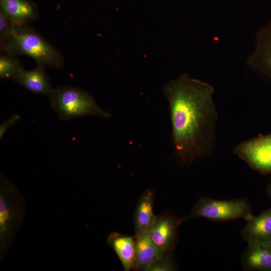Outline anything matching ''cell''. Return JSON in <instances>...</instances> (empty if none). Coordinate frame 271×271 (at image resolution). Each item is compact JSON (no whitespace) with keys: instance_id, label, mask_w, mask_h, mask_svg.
Returning <instances> with one entry per match:
<instances>
[{"instance_id":"6da1fadb","label":"cell","mask_w":271,"mask_h":271,"mask_svg":"<svg viewBox=\"0 0 271 271\" xmlns=\"http://www.w3.org/2000/svg\"><path fill=\"white\" fill-rule=\"evenodd\" d=\"M172 142L183 164L212 154L218 114L210 84L184 73L165 85Z\"/></svg>"},{"instance_id":"8fae6325","label":"cell","mask_w":271,"mask_h":271,"mask_svg":"<svg viewBox=\"0 0 271 271\" xmlns=\"http://www.w3.org/2000/svg\"><path fill=\"white\" fill-rule=\"evenodd\" d=\"M44 68L38 64L31 70H22L12 79L30 91L50 97L54 89Z\"/></svg>"},{"instance_id":"ffe728a7","label":"cell","mask_w":271,"mask_h":271,"mask_svg":"<svg viewBox=\"0 0 271 271\" xmlns=\"http://www.w3.org/2000/svg\"><path fill=\"white\" fill-rule=\"evenodd\" d=\"M267 193L271 199V184H269L266 189Z\"/></svg>"},{"instance_id":"5bb4252c","label":"cell","mask_w":271,"mask_h":271,"mask_svg":"<svg viewBox=\"0 0 271 271\" xmlns=\"http://www.w3.org/2000/svg\"><path fill=\"white\" fill-rule=\"evenodd\" d=\"M2 11L14 25H23L37 18V10L28 0H0Z\"/></svg>"},{"instance_id":"277c9868","label":"cell","mask_w":271,"mask_h":271,"mask_svg":"<svg viewBox=\"0 0 271 271\" xmlns=\"http://www.w3.org/2000/svg\"><path fill=\"white\" fill-rule=\"evenodd\" d=\"M50 98L52 108L63 121L85 116H111L90 93L77 87L67 86L54 89Z\"/></svg>"},{"instance_id":"52a82bcc","label":"cell","mask_w":271,"mask_h":271,"mask_svg":"<svg viewBox=\"0 0 271 271\" xmlns=\"http://www.w3.org/2000/svg\"><path fill=\"white\" fill-rule=\"evenodd\" d=\"M183 221L171 214L155 215L149 234L161 249L165 252L173 251L178 241L179 227Z\"/></svg>"},{"instance_id":"e0dca14e","label":"cell","mask_w":271,"mask_h":271,"mask_svg":"<svg viewBox=\"0 0 271 271\" xmlns=\"http://www.w3.org/2000/svg\"><path fill=\"white\" fill-rule=\"evenodd\" d=\"M172 251L165 252L153 264L150 271H171L176 268Z\"/></svg>"},{"instance_id":"d6986e66","label":"cell","mask_w":271,"mask_h":271,"mask_svg":"<svg viewBox=\"0 0 271 271\" xmlns=\"http://www.w3.org/2000/svg\"><path fill=\"white\" fill-rule=\"evenodd\" d=\"M20 116L14 114L5 120L0 125V139H1L6 132L13 127L20 119Z\"/></svg>"},{"instance_id":"5b68a950","label":"cell","mask_w":271,"mask_h":271,"mask_svg":"<svg viewBox=\"0 0 271 271\" xmlns=\"http://www.w3.org/2000/svg\"><path fill=\"white\" fill-rule=\"evenodd\" d=\"M251 215V206L244 198L219 200L205 197L198 200L185 220L203 217L216 222L239 218L246 220Z\"/></svg>"},{"instance_id":"9a60e30c","label":"cell","mask_w":271,"mask_h":271,"mask_svg":"<svg viewBox=\"0 0 271 271\" xmlns=\"http://www.w3.org/2000/svg\"><path fill=\"white\" fill-rule=\"evenodd\" d=\"M154 200L152 190L145 191L139 198L133 214L134 234L149 232L156 215L153 211Z\"/></svg>"},{"instance_id":"2e32d148","label":"cell","mask_w":271,"mask_h":271,"mask_svg":"<svg viewBox=\"0 0 271 271\" xmlns=\"http://www.w3.org/2000/svg\"><path fill=\"white\" fill-rule=\"evenodd\" d=\"M20 62L13 56L2 55L0 56V78H12L16 74L23 70Z\"/></svg>"},{"instance_id":"ba28073f","label":"cell","mask_w":271,"mask_h":271,"mask_svg":"<svg viewBox=\"0 0 271 271\" xmlns=\"http://www.w3.org/2000/svg\"><path fill=\"white\" fill-rule=\"evenodd\" d=\"M256 40L247 64L271 80V22L257 32Z\"/></svg>"},{"instance_id":"7c38bea8","label":"cell","mask_w":271,"mask_h":271,"mask_svg":"<svg viewBox=\"0 0 271 271\" xmlns=\"http://www.w3.org/2000/svg\"><path fill=\"white\" fill-rule=\"evenodd\" d=\"M107 242L117 254L124 270L134 269L136 250L134 236L112 231L107 236Z\"/></svg>"},{"instance_id":"3957f363","label":"cell","mask_w":271,"mask_h":271,"mask_svg":"<svg viewBox=\"0 0 271 271\" xmlns=\"http://www.w3.org/2000/svg\"><path fill=\"white\" fill-rule=\"evenodd\" d=\"M0 258L6 256L23 221L25 201L16 186L4 176L0 182Z\"/></svg>"},{"instance_id":"ac0fdd59","label":"cell","mask_w":271,"mask_h":271,"mask_svg":"<svg viewBox=\"0 0 271 271\" xmlns=\"http://www.w3.org/2000/svg\"><path fill=\"white\" fill-rule=\"evenodd\" d=\"M14 25L7 17L0 11V39L9 33Z\"/></svg>"},{"instance_id":"30bf717a","label":"cell","mask_w":271,"mask_h":271,"mask_svg":"<svg viewBox=\"0 0 271 271\" xmlns=\"http://www.w3.org/2000/svg\"><path fill=\"white\" fill-rule=\"evenodd\" d=\"M136 240L135 270L150 271L155 262L166 252L153 241L149 232L134 234Z\"/></svg>"},{"instance_id":"9c48e42d","label":"cell","mask_w":271,"mask_h":271,"mask_svg":"<svg viewBox=\"0 0 271 271\" xmlns=\"http://www.w3.org/2000/svg\"><path fill=\"white\" fill-rule=\"evenodd\" d=\"M241 262L245 270L271 271V241L248 242Z\"/></svg>"},{"instance_id":"4fadbf2b","label":"cell","mask_w":271,"mask_h":271,"mask_svg":"<svg viewBox=\"0 0 271 271\" xmlns=\"http://www.w3.org/2000/svg\"><path fill=\"white\" fill-rule=\"evenodd\" d=\"M246 221V225L240 233L245 241H271V207L258 216L251 215Z\"/></svg>"},{"instance_id":"8992f818","label":"cell","mask_w":271,"mask_h":271,"mask_svg":"<svg viewBox=\"0 0 271 271\" xmlns=\"http://www.w3.org/2000/svg\"><path fill=\"white\" fill-rule=\"evenodd\" d=\"M233 153L253 170L263 175L271 174V133L259 135L239 143Z\"/></svg>"},{"instance_id":"7a4b0ae2","label":"cell","mask_w":271,"mask_h":271,"mask_svg":"<svg viewBox=\"0 0 271 271\" xmlns=\"http://www.w3.org/2000/svg\"><path fill=\"white\" fill-rule=\"evenodd\" d=\"M0 40L1 50L7 55L29 56L44 67L59 68L63 65L59 51L27 25H14L9 33Z\"/></svg>"}]
</instances>
